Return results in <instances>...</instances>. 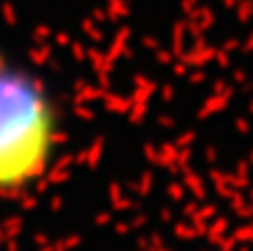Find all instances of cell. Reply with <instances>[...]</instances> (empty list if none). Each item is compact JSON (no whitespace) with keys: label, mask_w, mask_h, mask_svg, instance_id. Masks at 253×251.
I'll return each instance as SVG.
<instances>
[{"label":"cell","mask_w":253,"mask_h":251,"mask_svg":"<svg viewBox=\"0 0 253 251\" xmlns=\"http://www.w3.org/2000/svg\"><path fill=\"white\" fill-rule=\"evenodd\" d=\"M67 145V111L42 69L0 51V203L29 198Z\"/></svg>","instance_id":"6da1fadb"}]
</instances>
